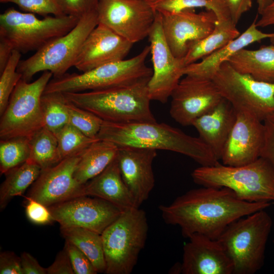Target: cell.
<instances>
[{
  "label": "cell",
  "instance_id": "obj_8",
  "mask_svg": "<svg viewBox=\"0 0 274 274\" xmlns=\"http://www.w3.org/2000/svg\"><path fill=\"white\" fill-rule=\"evenodd\" d=\"M97 11L86 13L66 34L51 40L33 55L19 63L17 71L29 82L40 72L49 71L59 77L74 66L81 47L90 32L98 24Z\"/></svg>",
  "mask_w": 274,
  "mask_h": 274
},
{
  "label": "cell",
  "instance_id": "obj_20",
  "mask_svg": "<svg viewBox=\"0 0 274 274\" xmlns=\"http://www.w3.org/2000/svg\"><path fill=\"white\" fill-rule=\"evenodd\" d=\"M183 247V274H233L232 262L217 239L199 233Z\"/></svg>",
  "mask_w": 274,
  "mask_h": 274
},
{
  "label": "cell",
  "instance_id": "obj_46",
  "mask_svg": "<svg viewBox=\"0 0 274 274\" xmlns=\"http://www.w3.org/2000/svg\"><path fill=\"white\" fill-rule=\"evenodd\" d=\"M260 15L259 20L256 21L258 27L274 26V0L263 10Z\"/></svg>",
  "mask_w": 274,
  "mask_h": 274
},
{
  "label": "cell",
  "instance_id": "obj_39",
  "mask_svg": "<svg viewBox=\"0 0 274 274\" xmlns=\"http://www.w3.org/2000/svg\"><path fill=\"white\" fill-rule=\"evenodd\" d=\"M63 14L80 18L97 10L99 0H55Z\"/></svg>",
  "mask_w": 274,
  "mask_h": 274
},
{
  "label": "cell",
  "instance_id": "obj_24",
  "mask_svg": "<svg viewBox=\"0 0 274 274\" xmlns=\"http://www.w3.org/2000/svg\"><path fill=\"white\" fill-rule=\"evenodd\" d=\"M84 193L85 196L105 200L122 212L138 208L122 178L117 158L100 174L85 184Z\"/></svg>",
  "mask_w": 274,
  "mask_h": 274
},
{
  "label": "cell",
  "instance_id": "obj_9",
  "mask_svg": "<svg viewBox=\"0 0 274 274\" xmlns=\"http://www.w3.org/2000/svg\"><path fill=\"white\" fill-rule=\"evenodd\" d=\"M79 20L65 15L39 19L34 14L10 8L0 15V37L21 53L37 51L51 40L66 34Z\"/></svg>",
  "mask_w": 274,
  "mask_h": 274
},
{
  "label": "cell",
  "instance_id": "obj_47",
  "mask_svg": "<svg viewBox=\"0 0 274 274\" xmlns=\"http://www.w3.org/2000/svg\"><path fill=\"white\" fill-rule=\"evenodd\" d=\"M13 50L8 41L0 37V73L6 66Z\"/></svg>",
  "mask_w": 274,
  "mask_h": 274
},
{
  "label": "cell",
  "instance_id": "obj_36",
  "mask_svg": "<svg viewBox=\"0 0 274 274\" xmlns=\"http://www.w3.org/2000/svg\"><path fill=\"white\" fill-rule=\"evenodd\" d=\"M148 2L152 9L159 13H177L196 8H204L213 12L214 10L211 0H150Z\"/></svg>",
  "mask_w": 274,
  "mask_h": 274
},
{
  "label": "cell",
  "instance_id": "obj_41",
  "mask_svg": "<svg viewBox=\"0 0 274 274\" xmlns=\"http://www.w3.org/2000/svg\"><path fill=\"white\" fill-rule=\"evenodd\" d=\"M264 136L260 157L268 161L274 168V113L263 121Z\"/></svg>",
  "mask_w": 274,
  "mask_h": 274
},
{
  "label": "cell",
  "instance_id": "obj_13",
  "mask_svg": "<svg viewBox=\"0 0 274 274\" xmlns=\"http://www.w3.org/2000/svg\"><path fill=\"white\" fill-rule=\"evenodd\" d=\"M153 63V73L147 84L150 98L165 103L183 76L186 66L183 58L176 57L165 40L160 14L156 12L148 36Z\"/></svg>",
  "mask_w": 274,
  "mask_h": 274
},
{
  "label": "cell",
  "instance_id": "obj_43",
  "mask_svg": "<svg viewBox=\"0 0 274 274\" xmlns=\"http://www.w3.org/2000/svg\"><path fill=\"white\" fill-rule=\"evenodd\" d=\"M47 274H74L72 266L64 248L56 256L54 261L46 268Z\"/></svg>",
  "mask_w": 274,
  "mask_h": 274
},
{
  "label": "cell",
  "instance_id": "obj_28",
  "mask_svg": "<svg viewBox=\"0 0 274 274\" xmlns=\"http://www.w3.org/2000/svg\"><path fill=\"white\" fill-rule=\"evenodd\" d=\"M60 232L89 259L97 273L106 271V263L101 234L79 227H60Z\"/></svg>",
  "mask_w": 274,
  "mask_h": 274
},
{
  "label": "cell",
  "instance_id": "obj_42",
  "mask_svg": "<svg viewBox=\"0 0 274 274\" xmlns=\"http://www.w3.org/2000/svg\"><path fill=\"white\" fill-rule=\"evenodd\" d=\"M1 274H23L20 257L14 252L6 251L0 254Z\"/></svg>",
  "mask_w": 274,
  "mask_h": 274
},
{
  "label": "cell",
  "instance_id": "obj_4",
  "mask_svg": "<svg viewBox=\"0 0 274 274\" xmlns=\"http://www.w3.org/2000/svg\"><path fill=\"white\" fill-rule=\"evenodd\" d=\"M191 177L195 183L202 187L229 188L244 201L274 200V168L262 157L239 166L219 162L212 166H200L192 172Z\"/></svg>",
  "mask_w": 274,
  "mask_h": 274
},
{
  "label": "cell",
  "instance_id": "obj_1",
  "mask_svg": "<svg viewBox=\"0 0 274 274\" xmlns=\"http://www.w3.org/2000/svg\"><path fill=\"white\" fill-rule=\"evenodd\" d=\"M270 204L243 200L226 187H202L188 191L159 209L164 222L178 226L184 237L199 233L217 239L234 221Z\"/></svg>",
  "mask_w": 274,
  "mask_h": 274
},
{
  "label": "cell",
  "instance_id": "obj_5",
  "mask_svg": "<svg viewBox=\"0 0 274 274\" xmlns=\"http://www.w3.org/2000/svg\"><path fill=\"white\" fill-rule=\"evenodd\" d=\"M272 220L264 210L242 217L222 233L218 241L231 259L233 274H253L263 266Z\"/></svg>",
  "mask_w": 274,
  "mask_h": 274
},
{
  "label": "cell",
  "instance_id": "obj_37",
  "mask_svg": "<svg viewBox=\"0 0 274 274\" xmlns=\"http://www.w3.org/2000/svg\"><path fill=\"white\" fill-rule=\"evenodd\" d=\"M2 3H13L24 12L37 14L44 17L64 15L55 0H0Z\"/></svg>",
  "mask_w": 274,
  "mask_h": 274
},
{
  "label": "cell",
  "instance_id": "obj_10",
  "mask_svg": "<svg viewBox=\"0 0 274 274\" xmlns=\"http://www.w3.org/2000/svg\"><path fill=\"white\" fill-rule=\"evenodd\" d=\"M53 74L44 71L32 82L21 79L1 115L0 139H30L44 127L41 98Z\"/></svg>",
  "mask_w": 274,
  "mask_h": 274
},
{
  "label": "cell",
  "instance_id": "obj_45",
  "mask_svg": "<svg viewBox=\"0 0 274 274\" xmlns=\"http://www.w3.org/2000/svg\"><path fill=\"white\" fill-rule=\"evenodd\" d=\"M20 259L23 274H47L46 268L42 267L29 253L23 252Z\"/></svg>",
  "mask_w": 274,
  "mask_h": 274
},
{
  "label": "cell",
  "instance_id": "obj_14",
  "mask_svg": "<svg viewBox=\"0 0 274 274\" xmlns=\"http://www.w3.org/2000/svg\"><path fill=\"white\" fill-rule=\"evenodd\" d=\"M170 97V115L184 126L192 125L223 99L212 80L190 76L180 80Z\"/></svg>",
  "mask_w": 274,
  "mask_h": 274
},
{
  "label": "cell",
  "instance_id": "obj_27",
  "mask_svg": "<svg viewBox=\"0 0 274 274\" xmlns=\"http://www.w3.org/2000/svg\"><path fill=\"white\" fill-rule=\"evenodd\" d=\"M241 35L231 21L217 20L214 30L202 40L193 44L183 58L186 66L196 62L225 46Z\"/></svg>",
  "mask_w": 274,
  "mask_h": 274
},
{
  "label": "cell",
  "instance_id": "obj_11",
  "mask_svg": "<svg viewBox=\"0 0 274 274\" xmlns=\"http://www.w3.org/2000/svg\"><path fill=\"white\" fill-rule=\"evenodd\" d=\"M221 96L236 111L249 112L262 121L274 113V83L241 73L227 61L212 79Z\"/></svg>",
  "mask_w": 274,
  "mask_h": 274
},
{
  "label": "cell",
  "instance_id": "obj_23",
  "mask_svg": "<svg viewBox=\"0 0 274 274\" xmlns=\"http://www.w3.org/2000/svg\"><path fill=\"white\" fill-rule=\"evenodd\" d=\"M273 38L274 32L261 31L254 21L243 33L225 46L202 58L200 61L186 66L184 75L212 80L222 63L235 53L254 43Z\"/></svg>",
  "mask_w": 274,
  "mask_h": 274
},
{
  "label": "cell",
  "instance_id": "obj_19",
  "mask_svg": "<svg viewBox=\"0 0 274 274\" xmlns=\"http://www.w3.org/2000/svg\"><path fill=\"white\" fill-rule=\"evenodd\" d=\"M133 45L106 25L98 23L85 40L74 66L83 73L124 59Z\"/></svg>",
  "mask_w": 274,
  "mask_h": 274
},
{
  "label": "cell",
  "instance_id": "obj_38",
  "mask_svg": "<svg viewBox=\"0 0 274 274\" xmlns=\"http://www.w3.org/2000/svg\"><path fill=\"white\" fill-rule=\"evenodd\" d=\"M64 248L68 255L74 274L97 273L88 257L76 246L65 241Z\"/></svg>",
  "mask_w": 274,
  "mask_h": 274
},
{
  "label": "cell",
  "instance_id": "obj_33",
  "mask_svg": "<svg viewBox=\"0 0 274 274\" xmlns=\"http://www.w3.org/2000/svg\"><path fill=\"white\" fill-rule=\"evenodd\" d=\"M55 135L61 160L82 153L92 143L99 140L86 136L69 123Z\"/></svg>",
  "mask_w": 274,
  "mask_h": 274
},
{
  "label": "cell",
  "instance_id": "obj_31",
  "mask_svg": "<svg viewBox=\"0 0 274 274\" xmlns=\"http://www.w3.org/2000/svg\"><path fill=\"white\" fill-rule=\"evenodd\" d=\"M67 100L63 93H44L41 105L44 127L56 134L69 123Z\"/></svg>",
  "mask_w": 274,
  "mask_h": 274
},
{
  "label": "cell",
  "instance_id": "obj_7",
  "mask_svg": "<svg viewBox=\"0 0 274 274\" xmlns=\"http://www.w3.org/2000/svg\"><path fill=\"white\" fill-rule=\"evenodd\" d=\"M148 231L146 212L140 208L122 212L101 234L107 274H130L144 249Z\"/></svg>",
  "mask_w": 274,
  "mask_h": 274
},
{
  "label": "cell",
  "instance_id": "obj_21",
  "mask_svg": "<svg viewBox=\"0 0 274 274\" xmlns=\"http://www.w3.org/2000/svg\"><path fill=\"white\" fill-rule=\"evenodd\" d=\"M155 150L123 147L118 148L117 159L122 178L138 208L148 199L155 185L152 168Z\"/></svg>",
  "mask_w": 274,
  "mask_h": 274
},
{
  "label": "cell",
  "instance_id": "obj_12",
  "mask_svg": "<svg viewBox=\"0 0 274 274\" xmlns=\"http://www.w3.org/2000/svg\"><path fill=\"white\" fill-rule=\"evenodd\" d=\"M96 11L98 23L132 44L148 37L156 15L147 0H99Z\"/></svg>",
  "mask_w": 274,
  "mask_h": 274
},
{
  "label": "cell",
  "instance_id": "obj_49",
  "mask_svg": "<svg viewBox=\"0 0 274 274\" xmlns=\"http://www.w3.org/2000/svg\"><path fill=\"white\" fill-rule=\"evenodd\" d=\"M270 41H271V44L274 45V38H271Z\"/></svg>",
  "mask_w": 274,
  "mask_h": 274
},
{
  "label": "cell",
  "instance_id": "obj_51",
  "mask_svg": "<svg viewBox=\"0 0 274 274\" xmlns=\"http://www.w3.org/2000/svg\"><path fill=\"white\" fill-rule=\"evenodd\" d=\"M148 1H150V0H148Z\"/></svg>",
  "mask_w": 274,
  "mask_h": 274
},
{
  "label": "cell",
  "instance_id": "obj_48",
  "mask_svg": "<svg viewBox=\"0 0 274 274\" xmlns=\"http://www.w3.org/2000/svg\"><path fill=\"white\" fill-rule=\"evenodd\" d=\"M272 1V0H257L258 4V12L260 15Z\"/></svg>",
  "mask_w": 274,
  "mask_h": 274
},
{
  "label": "cell",
  "instance_id": "obj_25",
  "mask_svg": "<svg viewBox=\"0 0 274 274\" xmlns=\"http://www.w3.org/2000/svg\"><path fill=\"white\" fill-rule=\"evenodd\" d=\"M227 62L237 72L258 81L274 83V45L263 46L256 50L244 48Z\"/></svg>",
  "mask_w": 274,
  "mask_h": 274
},
{
  "label": "cell",
  "instance_id": "obj_50",
  "mask_svg": "<svg viewBox=\"0 0 274 274\" xmlns=\"http://www.w3.org/2000/svg\"><path fill=\"white\" fill-rule=\"evenodd\" d=\"M273 244H274V240H273Z\"/></svg>",
  "mask_w": 274,
  "mask_h": 274
},
{
  "label": "cell",
  "instance_id": "obj_3",
  "mask_svg": "<svg viewBox=\"0 0 274 274\" xmlns=\"http://www.w3.org/2000/svg\"><path fill=\"white\" fill-rule=\"evenodd\" d=\"M148 81L105 89L63 93L68 101L103 121L127 123L156 122L151 110Z\"/></svg>",
  "mask_w": 274,
  "mask_h": 274
},
{
  "label": "cell",
  "instance_id": "obj_18",
  "mask_svg": "<svg viewBox=\"0 0 274 274\" xmlns=\"http://www.w3.org/2000/svg\"><path fill=\"white\" fill-rule=\"evenodd\" d=\"M236 112L235 121L220 159L223 164L230 166L246 164L260 157L264 136L261 120L247 112Z\"/></svg>",
  "mask_w": 274,
  "mask_h": 274
},
{
  "label": "cell",
  "instance_id": "obj_2",
  "mask_svg": "<svg viewBox=\"0 0 274 274\" xmlns=\"http://www.w3.org/2000/svg\"><path fill=\"white\" fill-rule=\"evenodd\" d=\"M97 138L118 148L130 147L168 150L183 154L201 166H212L219 160L198 137L187 134L164 123L139 122L116 123L103 121Z\"/></svg>",
  "mask_w": 274,
  "mask_h": 274
},
{
  "label": "cell",
  "instance_id": "obj_34",
  "mask_svg": "<svg viewBox=\"0 0 274 274\" xmlns=\"http://www.w3.org/2000/svg\"><path fill=\"white\" fill-rule=\"evenodd\" d=\"M21 57V53L13 50L3 71L0 73V115L5 110L10 96L16 85L22 78L17 71Z\"/></svg>",
  "mask_w": 274,
  "mask_h": 274
},
{
  "label": "cell",
  "instance_id": "obj_44",
  "mask_svg": "<svg viewBox=\"0 0 274 274\" xmlns=\"http://www.w3.org/2000/svg\"><path fill=\"white\" fill-rule=\"evenodd\" d=\"M230 14L232 22L235 25L242 16L252 6L253 0H223Z\"/></svg>",
  "mask_w": 274,
  "mask_h": 274
},
{
  "label": "cell",
  "instance_id": "obj_15",
  "mask_svg": "<svg viewBox=\"0 0 274 274\" xmlns=\"http://www.w3.org/2000/svg\"><path fill=\"white\" fill-rule=\"evenodd\" d=\"M159 13L165 40L173 54L179 58L185 57L193 44L209 35L217 22L215 14L208 10L198 13L194 9Z\"/></svg>",
  "mask_w": 274,
  "mask_h": 274
},
{
  "label": "cell",
  "instance_id": "obj_32",
  "mask_svg": "<svg viewBox=\"0 0 274 274\" xmlns=\"http://www.w3.org/2000/svg\"><path fill=\"white\" fill-rule=\"evenodd\" d=\"M29 139L24 137L1 140L0 172L5 174L29 158Z\"/></svg>",
  "mask_w": 274,
  "mask_h": 274
},
{
  "label": "cell",
  "instance_id": "obj_16",
  "mask_svg": "<svg viewBox=\"0 0 274 274\" xmlns=\"http://www.w3.org/2000/svg\"><path fill=\"white\" fill-rule=\"evenodd\" d=\"M60 227H79L99 234L122 213L100 198L80 196L48 207Z\"/></svg>",
  "mask_w": 274,
  "mask_h": 274
},
{
  "label": "cell",
  "instance_id": "obj_40",
  "mask_svg": "<svg viewBox=\"0 0 274 274\" xmlns=\"http://www.w3.org/2000/svg\"><path fill=\"white\" fill-rule=\"evenodd\" d=\"M26 199L25 213L30 222L38 225H44L54 221L48 207L28 196Z\"/></svg>",
  "mask_w": 274,
  "mask_h": 274
},
{
  "label": "cell",
  "instance_id": "obj_35",
  "mask_svg": "<svg viewBox=\"0 0 274 274\" xmlns=\"http://www.w3.org/2000/svg\"><path fill=\"white\" fill-rule=\"evenodd\" d=\"M69 124L86 136L97 138L103 120L95 114L80 108L67 100Z\"/></svg>",
  "mask_w": 274,
  "mask_h": 274
},
{
  "label": "cell",
  "instance_id": "obj_29",
  "mask_svg": "<svg viewBox=\"0 0 274 274\" xmlns=\"http://www.w3.org/2000/svg\"><path fill=\"white\" fill-rule=\"evenodd\" d=\"M41 168L27 160L23 164L10 170L0 188V208L3 210L14 197L22 195L37 180Z\"/></svg>",
  "mask_w": 274,
  "mask_h": 274
},
{
  "label": "cell",
  "instance_id": "obj_6",
  "mask_svg": "<svg viewBox=\"0 0 274 274\" xmlns=\"http://www.w3.org/2000/svg\"><path fill=\"white\" fill-rule=\"evenodd\" d=\"M150 53V45L146 46L129 59L109 63L80 74L66 73L53 78L44 93L97 90L149 81L153 70L147 65L146 60Z\"/></svg>",
  "mask_w": 274,
  "mask_h": 274
},
{
  "label": "cell",
  "instance_id": "obj_30",
  "mask_svg": "<svg viewBox=\"0 0 274 274\" xmlns=\"http://www.w3.org/2000/svg\"><path fill=\"white\" fill-rule=\"evenodd\" d=\"M29 146L28 160L38 164L42 170L61 161L57 138L45 127L41 128L29 139Z\"/></svg>",
  "mask_w": 274,
  "mask_h": 274
},
{
  "label": "cell",
  "instance_id": "obj_26",
  "mask_svg": "<svg viewBox=\"0 0 274 274\" xmlns=\"http://www.w3.org/2000/svg\"><path fill=\"white\" fill-rule=\"evenodd\" d=\"M118 147L113 143L98 140L81 154L74 176L81 184L100 174L117 157Z\"/></svg>",
  "mask_w": 274,
  "mask_h": 274
},
{
  "label": "cell",
  "instance_id": "obj_22",
  "mask_svg": "<svg viewBox=\"0 0 274 274\" xmlns=\"http://www.w3.org/2000/svg\"><path fill=\"white\" fill-rule=\"evenodd\" d=\"M232 106L223 99L216 107L195 119L192 124L199 138L220 160L226 141L236 119Z\"/></svg>",
  "mask_w": 274,
  "mask_h": 274
},
{
  "label": "cell",
  "instance_id": "obj_17",
  "mask_svg": "<svg viewBox=\"0 0 274 274\" xmlns=\"http://www.w3.org/2000/svg\"><path fill=\"white\" fill-rule=\"evenodd\" d=\"M81 154L65 158L51 167L41 170L27 196L49 207L85 196V184L79 183L74 176Z\"/></svg>",
  "mask_w": 274,
  "mask_h": 274
}]
</instances>
